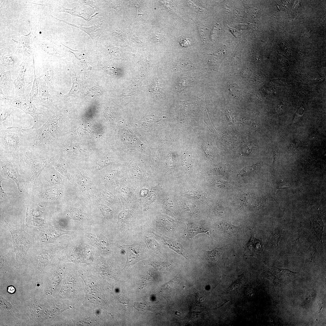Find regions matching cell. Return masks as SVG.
I'll return each instance as SVG.
<instances>
[{
    "mask_svg": "<svg viewBox=\"0 0 326 326\" xmlns=\"http://www.w3.org/2000/svg\"><path fill=\"white\" fill-rule=\"evenodd\" d=\"M1 156H20L28 150L27 134L24 129L9 126L0 130Z\"/></svg>",
    "mask_w": 326,
    "mask_h": 326,
    "instance_id": "1",
    "label": "cell"
},
{
    "mask_svg": "<svg viewBox=\"0 0 326 326\" xmlns=\"http://www.w3.org/2000/svg\"><path fill=\"white\" fill-rule=\"evenodd\" d=\"M5 103L9 107L18 108L30 115L33 118L34 122L33 126L30 128L32 129L40 127L50 115L49 110H43L37 108L34 104L28 99L22 100L14 96H8L6 98Z\"/></svg>",
    "mask_w": 326,
    "mask_h": 326,
    "instance_id": "2",
    "label": "cell"
},
{
    "mask_svg": "<svg viewBox=\"0 0 326 326\" xmlns=\"http://www.w3.org/2000/svg\"><path fill=\"white\" fill-rule=\"evenodd\" d=\"M26 59L23 56L8 49L0 50V69L13 72L18 71L20 65Z\"/></svg>",
    "mask_w": 326,
    "mask_h": 326,
    "instance_id": "3",
    "label": "cell"
},
{
    "mask_svg": "<svg viewBox=\"0 0 326 326\" xmlns=\"http://www.w3.org/2000/svg\"><path fill=\"white\" fill-rule=\"evenodd\" d=\"M31 59H27L23 61L18 68L19 75L13 81L14 96L22 100H28L25 94L27 85L25 81L26 70L30 64Z\"/></svg>",
    "mask_w": 326,
    "mask_h": 326,
    "instance_id": "4",
    "label": "cell"
},
{
    "mask_svg": "<svg viewBox=\"0 0 326 326\" xmlns=\"http://www.w3.org/2000/svg\"><path fill=\"white\" fill-rule=\"evenodd\" d=\"M39 87V93L37 97L33 101L34 104L43 106L51 111H54L52 98L43 76L37 78Z\"/></svg>",
    "mask_w": 326,
    "mask_h": 326,
    "instance_id": "5",
    "label": "cell"
},
{
    "mask_svg": "<svg viewBox=\"0 0 326 326\" xmlns=\"http://www.w3.org/2000/svg\"><path fill=\"white\" fill-rule=\"evenodd\" d=\"M32 29L30 33L27 35H24L18 40V47L16 52L23 56L26 59H34V54L32 49L30 46L31 42L33 38V34L31 33Z\"/></svg>",
    "mask_w": 326,
    "mask_h": 326,
    "instance_id": "6",
    "label": "cell"
},
{
    "mask_svg": "<svg viewBox=\"0 0 326 326\" xmlns=\"http://www.w3.org/2000/svg\"><path fill=\"white\" fill-rule=\"evenodd\" d=\"M12 73L0 69V94L5 96H14L13 81L11 78Z\"/></svg>",
    "mask_w": 326,
    "mask_h": 326,
    "instance_id": "7",
    "label": "cell"
},
{
    "mask_svg": "<svg viewBox=\"0 0 326 326\" xmlns=\"http://www.w3.org/2000/svg\"><path fill=\"white\" fill-rule=\"evenodd\" d=\"M123 248L127 258L126 266L133 265L142 259V254L137 245H125Z\"/></svg>",
    "mask_w": 326,
    "mask_h": 326,
    "instance_id": "8",
    "label": "cell"
},
{
    "mask_svg": "<svg viewBox=\"0 0 326 326\" xmlns=\"http://www.w3.org/2000/svg\"><path fill=\"white\" fill-rule=\"evenodd\" d=\"M56 19L64 22L69 25L76 27L85 32L90 36L93 40L95 44L97 45L102 31L101 24H95L90 27H85L82 26H78L71 24L65 21L59 20L58 19Z\"/></svg>",
    "mask_w": 326,
    "mask_h": 326,
    "instance_id": "9",
    "label": "cell"
},
{
    "mask_svg": "<svg viewBox=\"0 0 326 326\" xmlns=\"http://www.w3.org/2000/svg\"><path fill=\"white\" fill-rule=\"evenodd\" d=\"M41 71L42 73L41 75L43 76L49 89H50L52 92L53 91L54 88L53 70L50 63L47 60H43Z\"/></svg>",
    "mask_w": 326,
    "mask_h": 326,
    "instance_id": "10",
    "label": "cell"
},
{
    "mask_svg": "<svg viewBox=\"0 0 326 326\" xmlns=\"http://www.w3.org/2000/svg\"><path fill=\"white\" fill-rule=\"evenodd\" d=\"M168 246L177 253L187 258V256L182 245L176 241L164 236L158 235Z\"/></svg>",
    "mask_w": 326,
    "mask_h": 326,
    "instance_id": "11",
    "label": "cell"
},
{
    "mask_svg": "<svg viewBox=\"0 0 326 326\" xmlns=\"http://www.w3.org/2000/svg\"><path fill=\"white\" fill-rule=\"evenodd\" d=\"M219 227L224 234L229 237L237 235L239 231V228L238 226H235L229 222H222L219 224Z\"/></svg>",
    "mask_w": 326,
    "mask_h": 326,
    "instance_id": "12",
    "label": "cell"
},
{
    "mask_svg": "<svg viewBox=\"0 0 326 326\" xmlns=\"http://www.w3.org/2000/svg\"><path fill=\"white\" fill-rule=\"evenodd\" d=\"M187 231L189 235L193 238L200 233H205L211 237L209 230L205 226L195 224L188 225Z\"/></svg>",
    "mask_w": 326,
    "mask_h": 326,
    "instance_id": "13",
    "label": "cell"
},
{
    "mask_svg": "<svg viewBox=\"0 0 326 326\" xmlns=\"http://www.w3.org/2000/svg\"><path fill=\"white\" fill-rule=\"evenodd\" d=\"M312 221L313 229L316 235L322 244V236L324 225L321 218L318 216H315L312 218Z\"/></svg>",
    "mask_w": 326,
    "mask_h": 326,
    "instance_id": "14",
    "label": "cell"
},
{
    "mask_svg": "<svg viewBox=\"0 0 326 326\" xmlns=\"http://www.w3.org/2000/svg\"><path fill=\"white\" fill-rule=\"evenodd\" d=\"M223 250L222 248H215L211 251L206 252V255L209 259L214 262L219 260L223 256Z\"/></svg>",
    "mask_w": 326,
    "mask_h": 326,
    "instance_id": "15",
    "label": "cell"
},
{
    "mask_svg": "<svg viewBox=\"0 0 326 326\" xmlns=\"http://www.w3.org/2000/svg\"><path fill=\"white\" fill-rule=\"evenodd\" d=\"M261 164L257 163L252 166L247 167L242 169L239 173V176H250L255 174L260 168Z\"/></svg>",
    "mask_w": 326,
    "mask_h": 326,
    "instance_id": "16",
    "label": "cell"
},
{
    "mask_svg": "<svg viewBox=\"0 0 326 326\" xmlns=\"http://www.w3.org/2000/svg\"><path fill=\"white\" fill-rule=\"evenodd\" d=\"M34 73V79L32 90L30 94V101L33 102L37 97L39 91V87L37 78L36 76L34 65V60L33 59Z\"/></svg>",
    "mask_w": 326,
    "mask_h": 326,
    "instance_id": "17",
    "label": "cell"
},
{
    "mask_svg": "<svg viewBox=\"0 0 326 326\" xmlns=\"http://www.w3.org/2000/svg\"><path fill=\"white\" fill-rule=\"evenodd\" d=\"M282 231L281 228H277L272 232L270 235V240L276 249L279 248V242L281 236Z\"/></svg>",
    "mask_w": 326,
    "mask_h": 326,
    "instance_id": "18",
    "label": "cell"
},
{
    "mask_svg": "<svg viewBox=\"0 0 326 326\" xmlns=\"http://www.w3.org/2000/svg\"><path fill=\"white\" fill-rule=\"evenodd\" d=\"M272 269L275 274L279 277H290L296 273V272H293L287 269L278 268L274 266H273Z\"/></svg>",
    "mask_w": 326,
    "mask_h": 326,
    "instance_id": "19",
    "label": "cell"
},
{
    "mask_svg": "<svg viewBox=\"0 0 326 326\" xmlns=\"http://www.w3.org/2000/svg\"><path fill=\"white\" fill-rule=\"evenodd\" d=\"M157 191L155 187L152 188L147 197L145 199V207L147 209L150 205L154 202L156 199Z\"/></svg>",
    "mask_w": 326,
    "mask_h": 326,
    "instance_id": "20",
    "label": "cell"
},
{
    "mask_svg": "<svg viewBox=\"0 0 326 326\" xmlns=\"http://www.w3.org/2000/svg\"><path fill=\"white\" fill-rule=\"evenodd\" d=\"M193 64L189 61L181 62L174 65L173 69L174 70L180 71L190 69L193 66Z\"/></svg>",
    "mask_w": 326,
    "mask_h": 326,
    "instance_id": "21",
    "label": "cell"
},
{
    "mask_svg": "<svg viewBox=\"0 0 326 326\" xmlns=\"http://www.w3.org/2000/svg\"><path fill=\"white\" fill-rule=\"evenodd\" d=\"M183 194L187 195L193 198L197 199L204 202L206 199L204 195L199 191L194 190H189L184 192Z\"/></svg>",
    "mask_w": 326,
    "mask_h": 326,
    "instance_id": "22",
    "label": "cell"
},
{
    "mask_svg": "<svg viewBox=\"0 0 326 326\" xmlns=\"http://www.w3.org/2000/svg\"><path fill=\"white\" fill-rule=\"evenodd\" d=\"M2 107V110L0 113V125L4 122L6 121L11 117V108L6 106H0Z\"/></svg>",
    "mask_w": 326,
    "mask_h": 326,
    "instance_id": "23",
    "label": "cell"
},
{
    "mask_svg": "<svg viewBox=\"0 0 326 326\" xmlns=\"http://www.w3.org/2000/svg\"><path fill=\"white\" fill-rule=\"evenodd\" d=\"M232 168L230 165L224 164L220 165L215 169L217 173L222 175H228L232 172Z\"/></svg>",
    "mask_w": 326,
    "mask_h": 326,
    "instance_id": "24",
    "label": "cell"
},
{
    "mask_svg": "<svg viewBox=\"0 0 326 326\" xmlns=\"http://www.w3.org/2000/svg\"><path fill=\"white\" fill-rule=\"evenodd\" d=\"M220 52H218L214 54H210L211 57L209 58V62H211L209 63L213 64V65L216 67L219 66L223 59V55H220L221 53Z\"/></svg>",
    "mask_w": 326,
    "mask_h": 326,
    "instance_id": "25",
    "label": "cell"
},
{
    "mask_svg": "<svg viewBox=\"0 0 326 326\" xmlns=\"http://www.w3.org/2000/svg\"><path fill=\"white\" fill-rule=\"evenodd\" d=\"M317 252V249L315 245H311L306 251L305 263L311 262L315 257Z\"/></svg>",
    "mask_w": 326,
    "mask_h": 326,
    "instance_id": "26",
    "label": "cell"
},
{
    "mask_svg": "<svg viewBox=\"0 0 326 326\" xmlns=\"http://www.w3.org/2000/svg\"><path fill=\"white\" fill-rule=\"evenodd\" d=\"M229 90L232 95L236 99H239L241 96V91L238 86L236 83H232L229 85Z\"/></svg>",
    "mask_w": 326,
    "mask_h": 326,
    "instance_id": "27",
    "label": "cell"
},
{
    "mask_svg": "<svg viewBox=\"0 0 326 326\" xmlns=\"http://www.w3.org/2000/svg\"><path fill=\"white\" fill-rule=\"evenodd\" d=\"M209 184L213 186L225 189H229L231 186L230 182L223 180H215L210 182Z\"/></svg>",
    "mask_w": 326,
    "mask_h": 326,
    "instance_id": "28",
    "label": "cell"
},
{
    "mask_svg": "<svg viewBox=\"0 0 326 326\" xmlns=\"http://www.w3.org/2000/svg\"><path fill=\"white\" fill-rule=\"evenodd\" d=\"M257 240L256 243H257ZM261 241L259 240L257 244V245ZM256 245V244L254 243V246H255V247L256 248L257 250L258 251L257 248L256 246H257L259 251H262V243L259 244L257 245ZM253 245H254V243L253 242L252 236V235H251V239L250 241H249L248 242V243L247 244L246 246L245 247L246 248V251H247L249 253L252 252L254 250Z\"/></svg>",
    "mask_w": 326,
    "mask_h": 326,
    "instance_id": "29",
    "label": "cell"
},
{
    "mask_svg": "<svg viewBox=\"0 0 326 326\" xmlns=\"http://www.w3.org/2000/svg\"><path fill=\"white\" fill-rule=\"evenodd\" d=\"M79 87V82L77 79L75 78H73L72 79V86L71 89L67 94L63 96L64 98L66 99L76 92L78 90Z\"/></svg>",
    "mask_w": 326,
    "mask_h": 326,
    "instance_id": "30",
    "label": "cell"
},
{
    "mask_svg": "<svg viewBox=\"0 0 326 326\" xmlns=\"http://www.w3.org/2000/svg\"><path fill=\"white\" fill-rule=\"evenodd\" d=\"M300 236H296V238L294 240L290 242L288 245V250L289 252H293L295 251L298 248L299 242V238Z\"/></svg>",
    "mask_w": 326,
    "mask_h": 326,
    "instance_id": "31",
    "label": "cell"
},
{
    "mask_svg": "<svg viewBox=\"0 0 326 326\" xmlns=\"http://www.w3.org/2000/svg\"><path fill=\"white\" fill-rule=\"evenodd\" d=\"M184 208L186 210L191 213H196L197 212L196 206L191 202H187L184 204Z\"/></svg>",
    "mask_w": 326,
    "mask_h": 326,
    "instance_id": "32",
    "label": "cell"
},
{
    "mask_svg": "<svg viewBox=\"0 0 326 326\" xmlns=\"http://www.w3.org/2000/svg\"><path fill=\"white\" fill-rule=\"evenodd\" d=\"M273 165H278L279 166L280 154L277 148L274 146L273 147Z\"/></svg>",
    "mask_w": 326,
    "mask_h": 326,
    "instance_id": "33",
    "label": "cell"
},
{
    "mask_svg": "<svg viewBox=\"0 0 326 326\" xmlns=\"http://www.w3.org/2000/svg\"><path fill=\"white\" fill-rule=\"evenodd\" d=\"M241 122L244 124L248 125L251 126L256 127V123L254 121L251 119L246 118H241Z\"/></svg>",
    "mask_w": 326,
    "mask_h": 326,
    "instance_id": "34",
    "label": "cell"
},
{
    "mask_svg": "<svg viewBox=\"0 0 326 326\" xmlns=\"http://www.w3.org/2000/svg\"><path fill=\"white\" fill-rule=\"evenodd\" d=\"M117 174V172L115 171L111 172L106 175L104 178V181L105 182H109L112 180Z\"/></svg>",
    "mask_w": 326,
    "mask_h": 326,
    "instance_id": "35",
    "label": "cell"
},
{
    "mask_svg": "<svg viewBox=\"0 0 326 326\" xmlns=\"http://www.w3.org/2000/svg\"><path fill=\"white\" fill-rule=\"evenodd\" d=\"M181 80V81L178 82L179 85L178 86H180L181 89H184V88H186L188 87L189 85V83L190 82V81L189 79L187 78H183Z\"/></svg>",
    "mask_w": 326,
    "mask_h": 326,
    "instance_id": "36",
    "label": "cell"
},
{
    "mask_svg": "<svg viewBox=\"0 0 326 326\" xmlns=\"http://www.w3.org/2000/svg\"><path fill=\"white\" fill-rule=\"evenodd\" d=\"M315 292L312 290H310L308 291L305 296V299L306 300L309 302L312 301L315 299Z\"/></svg>",
    "mask_w": 326,
    "mask_h": 326,
    "instance_id": "37",
    "label": "cell"
},
{
    "mask_svg": "<svg viewBox=\"0 0 326 326\" xmlns=\"http://www.w3.org/2000/svg\"><path fill=\"white\" fill-rule=\"evenodd\" d=\"M254 146L253 145H247L242 151L241 154L244 155H249L254 148Z\"/></svg>",
    "mask_w": 326,
    "mask_h": 326,
    "instance_id": "38",
    "label": "cell"
},
{
    "mask_svg": "<svg viewBox=\"0 0 326 326\" xmlns=\"http://www.w3.org/2000/svg\"><path fill=\"white\" fill-rule=\"evenodd\" d=\"M130 211L126 210L123 211L120 214L119 218L120 220H123L127 218L130 215Z\"/></svg>",
    "mask_w": 326,
    "mask_h": 326,
    "instance_id": "39",
    "label": "cell"
},
{
    "mask_svg": "<svg viewBox=\"0 0 326 326\" xmlns=\"http://www.w3.org/2000/svg\"><path fill=\"white\" fill-rule=\"evenodd\" d=\"M267 278L270 280L275 285L279 284L280 282V280L277 277L274 276L269 275Z\"/></svg>",
    "mask_w": 326,
    "mask_h": 326,
    "instance_id": "40",
    "label": "cell"
},
{
    "mask_svg": "<svg viewBox=\"0 0 326 326\" xmlns=\"http://www.w3.org/2000/svg\"><path fill=\"white\" fill-rule=\"evenodd\" d=\"M214 211L216 213L219 215H222L224 213V208L222 206L220 205H217L215 207Z\"/></svg>",
    "mask_w": 326,
    "mask_h": 326,
    "instance_id": "41",
    "label": "cell"
},
{
    "mask_svg": "<svg viewBox=\"0 0 326 326\" xmlns=\"http://www.w3.org/2000/svg\"><path fill=\"white\" fill-rule=\"evenodd\" d=\"M226 115L228 120L231 123H234V116L233 114L227 110Z\"/></svg>",
    "mask_w": 326,
    "mask_h": 326,
    "instance_id": "42",
    "label": "cell"
},
{
    "mask_svg": "<svg viewBox=\"0 0 326 326\" xmlns=\"http://www.w3.org/2000/svg\"><path fill=\"white\" fill-rule=\"evenodd\" d=\"M150 38L154 41L160 42L162 39V36L159 34H152Z\"/></svg>",
    "mask_w": 326,
    "mask_h": 326,
    "instance_id": "43",
    "label": "cell"
},
{
    "mask_svg": "<svg viewBox=\"0 0 326 326\" xmlns=\"http://www.w3.org/2000/svg\"><path fill=\"white\" fill-rule=\"evenodd\" d=\"M299 145V142L297 140H293L291 144L290 149L291 150H294L298 147Z\"/></svg>",
    "mask_w": 326,
    "mask_h": 326,
    "instance_id": "44",
    "label": "cell"
},
{
    "mask_svg": "<svg viewBox=\"0 0 326 326\" xmlns=\"http://www.w3.org/2000/svg\"><path fill=\"white\" fill-rule=\"evenodd\" d=\"M181 44L183 46H187L190 45V42L188 39L187 38H183L181 40Z\"/></svg>",
    "mask_w": 326,
    "mask_h": 326,
    "instance_id": "45",
    "label": "cell"
},
{
    "mask_svg": "<svg viewBox=\"0 0 326 326\" xmlns=\"http://www.w3.org/2000/svg\"><path fill=\"white\" fill-rule=\"evenodd\" d=\"M104 208V209H103V211H102L104 214L105 215H110V211L109 210L107 211V210H108V208H107L106 207H105Z\"/></svg>",
    "mask_w": 326,
    "mask_h": 326,
    "instance_id": "46",
    "label": "cell"
},
{
    "mask_svg": "<svg viewBox=\"0 0 326 326\" xmlns=\"http://www.w3.org/2000/svg\"><path fill=\"white\" fill-rule=\"evenodd\" d=\"M8 292L11 293H14L15 291V289L12 286H10L8 287Z\"/></svg>",
    "mask_w": 326,
    "mask_h": 326,
    "instance_id": "47",
    "label": "cell"
}]
</instances>
